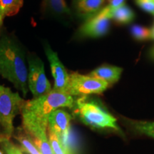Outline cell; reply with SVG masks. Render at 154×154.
I'll return each mask as SVG.
<instances>
[{"label":"cell","instance_id":"obj_1","mask_svg":"<svg viewBox=\"0 0 154 154\" xmlns=\"http://www.w3.org/2000/svg\"><path fill=\"white\" fill-rule=\"evenodd\" d=\"M74 106L73 96L53 89L47 95L26 101L21 111L22 128L40 153L54 154L47 136L48 122L51 113L60 108L72 109Z\"/></svg>","mask_w":154,"mask_h":154},{"label":"cell","instance_id":"obj_2","mask_svg":"<svg viewBox=\"0 0 154 154\" xmlns=\"http://www.w3.org/2000/svg\"><path fill=\"white\" fill-rule=\"evenodd\" d=\"M0 76L22 91L23 96H26L28 67L24 50L17 39L5 34L0 37Z\"/></svg>","mask_w":154,"mask_h":154},{"label":"cell","instance_id":"obj_3","mask_svg":"<svg viewBox=\"0 0 154 154\" xmlns=\"http://www.w3.org/2000/svg\"><path fill=\"white\" fill-rule=\"evenodd\" d=\"M75 106L77 114L84 124L98 129L111 128L121 132L115 117L96 102L82 97L77 100Z\"/></svg>","mask_w":154,"mask_h":154},{"label":"cell","instance_id":"obj_4","mask_svg":"<svg viewBox=\"0 0 154 154\" xmlns=\"http://www.w3.org/2000/svg\"><path fill=\"white\" fill-rule=\"evenodd\" d=\"M26 101L18 92H13L10 88L0 84V125L2 134L11 138L14 132L13 121L15 116L21 113Z\"/></svg>","mask_w":154,"mask_h":154},{"label":"cell","instance_id":"obj_5","mask_svg":"<svg viewBox=\"0 0 154 154\" xmlns=\"http://www.w3.org/2000/svg\"><path fill=\"white\" fill-rule=\"evenodd\" d=\"M28 59V87L33 98H39L52 91L46 76L43 61L35 54H29Z\"/></svg>","mask_w":154,"mask_h":154},{"label":"cell","instance_id":"obj_6","mask_svg":"<svg viewBox=\"0 0 154 154\" xmlns=\"http://www.w3.org/2000/svg\"><path fill=\"white\" fill-rule=\"evenodd\" d=\"M109 85L102 81L88 75L73 72L69 74V80L66 94L72 96H82L91 94H100L105 91Z\"/></svg>","mask_w":154,"mask_h":154},{"label":"cell","instance_id":"obj_7","mask_svg":"<svg viewBox=\"0 0 154 154\" xmlns=\"http://www.w3.org/2000/svg\"><path fill=\"white\" fill-rule=\"evenodd\" d=\"M110 6L103 9L94 17L84 22L79 29L77 34L80 38H99L104 36L109 30L111 20Z\"/></svg>","mask_w":154,"mask_h":154},{"label":"cell","instance_id":"obj_8","mask_svg":"<svg viewBox=\"0 0 154 154\" xmlns=\"http://www.w3.org/2000/svg\"><path fill=\"white\" fill-rule=\"evenodd\" d=\"M44 49L49 62L51 74L54 80L53 90L66 93L69 84V74L59 59L58 54L53 51L49 44L44 43Z\"/></svg>","mask_w":154,"mask_h":154},{"label":"cell","instance_id":"obj_9","mask_svg":"<svg viewBox=\"0 0 154 154\" xmlns=\"http://www.w3.org/2000/svg\"><path fill=\"white\" fill-rule=\"evenodd\" d=\"M71 120L70 114L62 109H57L50 115L47 130L54 133L63 144L66 143L69 138Z\"/></svg>","mask_w":154,"mask_h":154},{"label":"cell","instance_id":"obj_10","mask_svg":"<svg viewBox=\"0 0 154 154\" xmlns=\"http://www.w3.org/2000/svg\"><path fill=\"white\" fill-rule=\"evenodd\" d=\"M105 0H73L72 5L76 14L86 21L103 9Z\"/></svg>","mask_w":154,"mask_h":154},{"label":"cell","instance_id":"obj_11","mask_svg":"<svg viewBox=\"0 0 154 154\" xmlns=\"http://www.w3.org/2000/svg\"><path fill=\"white\" fill-rule=\"evenodd\" d=\"M123 69L113 66H101L90 72L88 75L98 79L104 81L109 85L117 82L120 79Z\"/></svg>","mask_w":154,"mask_h":154},{"label":"cell","instance_id":"obj_12","mask_svg":"<svg viewBox=\"0 0 154 154\" xmlns=\"http://www.w3.org/2000/svg\"><path fill=\"white\" fill-rule=\"evenodd\" d=\"M125 122L133 132L154 138V121L125 119Z\"/></svg>","mask_w":154,"mask_h":154},{"label":"cell","instance_id":"obj_13","mask_svg":"<svg viewBox=\"0 0 154 154\" xmlns=\"http://www.w3.org/2000/svg\"><path fill=\"white\" fill-rule=\"evenodd\" d=\"M14 138L19 142L22 151L29 154H41L34 145L29 136L26 134L22 128H17L16 133H14Z\"/></svg>","mask_w":154,"mask_h":154},{"label":"cell","instance_id":"obj_14","mask_svg":"<svg viewBox=\"0 0 154 154\" xmlns=\"http://www.w3.org/2000/svg\"><path fill=\"white\" fill-rule=\"evenodd\" d=\"M134 12L132 9L125 4L118 8L111 10V19L119 24H126L131 23L134 20Z\"/></svg>","mask_w":154,"mask_h":154},{"label":"cell","instance_id":"obj_15","mask_svg":"<svg viewBox=\"0 0 154 154\" xmlns=\"http://www.w3.org/2000/svg\"><path fill=\"white\" fill-rule=\"evenodd\" d=\"M24 5V0H0V9L5 17L17 14Z\"/></svg>","mask_w":154,"mask_h":154},{"label":"cell","instance_id":"obj_16","mask_svg":"<svg viewBox=\"0 0 154 154\" xmlns=\"http://www.w3.org/2000/svg\"><path fill=\"white\" fill-rule=\"evenodd\" d=\"M47 136L54 154H73L71 149L63 144L57 135L47 130Z\"/></svg>","mask_w":154,"mask_h":154},{"label":"cell","instance_id":"obj_17","mask_svg":"<svg viewBox=\"0 0 154 154\" xmlns=\"http://www.w3.org/2000/svg\"><path fill=\"white\" fill-rule=\"evenodd\" d=\"M44 3L49 7L54 12L58 14H71L65 0H44Z\"/></svg>","mask_w":154,"mask_h":154},{"label":"cell","instance_id":"obj_18","mask_svg":"<svg viewBox=\"0 0 154 154\" xmlns=\"http://www.w3.org/2000/svg\"><path fill=\"white\" fill-rule=\"evenodd\" d=\"M132 36L139 41H145L151 38V31L150 29L144 26L135 25L131 29Z\"/></svg>","mask_w":154,"mask_h":154},{"label":"cell","instance_id":"obj_19","mask_svg":"<svg viewBox=\"0 0 154 154\" xmlns=\"http://www.w3.org/2000/svg\"><path fill=\"white\" fill-rule=\"evenodd\" d=\"M137 5L142 9L154 15V2L147 0H136Z\"/></svg>","mask_w":154,"mask_h":154},{"label":"cell","instance_id":"obj_20","mask_svg":"<svg viewBox=\"0 0 154 154\" xmlns=\"http://www.w3.org/2000/svg\"><path fill=\"white\" fill-rule=\"evenodd\" d=\"M125 0H109V6L111 9H115L124 5Z\"/></svg>","mask_w":154,"mask_h":154},{"label":"cell","instance_id":"obj_21","mask_svg":"<svg viewBox=\"0 0 154 154\" xmlns=\"http://www.w3.org/2000/svg\"><path fill=\"white\" fill-rule=\"evenodd\" d=\"M5 14H3V12L2 11L1 9H0V33H1V30L2 28V25H3V22H4V19H5Z\"/></svg>","mask_w":154,"mask_h":154},{"label":"cell","instance_id":"obj_22","mask_svg":"<svg viewBox=\"0 0 154 154\" xmlns=\"http://www.w3.org/2000/svg\"><path fill=\"white\" fill-rule=\"evenodd\" d=\"M150 56H151L152 59H154V47L152 48L151 51H150Z\"/></svg>","mask_w":154,"mask_h":154},{"label":"cell","instance_id":"obj_23","mask_svg":"<svg viewBox=\"0 0 154 154\" xmlns=\"http://www.w3.org/2000/svg\"><path fill=\"white\" fill-rule=\"evenodd\" d=\"M151 38L154 39V26L151 29Z\"/></svg>","mask_w":154,"mask_h":154},{"label":"cell","instance_id":"obj_24","mask_svg":"<svg viewBox=\"0 0 154 154\" xmlns=\"http://www.w3.org/2000/svg\"><path fill=\"white\" fill-rule=\"evenodd\" d=\"M0 154H4V152L1 149H0Z\"/></svg>","mask_w":154,"mask_h":154},{"label":"cell","instance_id":"obj_25","mask_svg":"<svg viewBox=\"0 0 154 154\" xmlns=\"http://www.w3.org/2000/svg\"><path fill=\"white\" fill-rule=\"evenodd\" d=\"M147 1H153V0H147Z\"/></svg>","mask_w":154,"mask_h":154},{"label":"cell","instance_id":"obj_26","mask_svg":"<svg viewBox=\"0 0 154 154\" xmlns=\"http://www.w3.org/2000/svg\"><path fill=\"white\" fill-rule=\"evenodd\" d=\"M153 2H154V0H153Z\"/></svg>","mask_w":154,"mask_h":154},{"label":"cell","instance_id":"obj_27","mask_svg":"<svg viewBox=\"0 0 154 154\" xmlns=\"http://www.w3.org/2000/svg\"><path fill=\"white\" fill-rule=\"evenodd\" d=\"M0 126H1V125H0Z\"/></svg>","mask_w":154,"mask_h":154}]
</instances>
